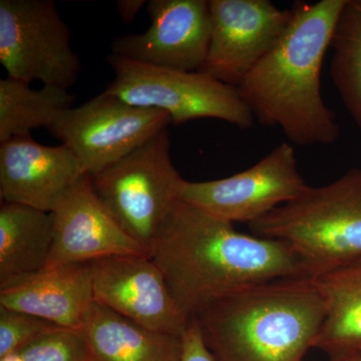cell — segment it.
I'll return each instance as SVG.
<instances>
[{
    "label": "cell",
    "mask_w": 361,
    "mask_h": 361,
    "mask_svg": "<svg viewBox=\"0 0 361 361\" xmlns=\"http://www.w3.org/2000/svg\"><path fill=\"white\" fill-rule=\"evenodd\" d=\"M151 258L190 318L213 301L247 287L308 277L288 244L240 233L233 223L182 200L159 228Z\"/></svg>",
    "instance_id": "1"
},
{
    "label": "cell",
    "mask_w": 361,
    "mask_h": 361,
    "mask_svg": "<svg viewBox=\"0 0 361 361\" xmlns=\"http://www.w3.org/2000/svg\"><path fill=\"white\" fill-rule=\"evenodd\" d=\"M345 0L295 1L281 39L238 90L254 118L279 128L289 142L330 146L341 128L322 94V70Z\"/></svg>",
    "instance_id": "2"
},
{
    "label": "cell",
    "mask_w": 361,
    "mask_h": 361,
    "mask_svg": "<svg viewBox=\"0 0 361 361\" xmlns=\"http://www.w3.org/2000/svg\"><path fill=\"white\" fill-rule=\"evenodd\" d=\"M325 313L313 280L294 277L241 289L191 318L216 361H304Z\"/></svg>",
    "instance_id": "3"
},
{
    "label": "cell",
    "mask_w": 361,
    "mask_h": 361,
    "mask_svg": "<svg viewBox=\"0 0 361 361\" xmlns=\"http://www.w3.org/2000/svg\"><path fill=\"white\" fill-rule=\"evenodd\" d=\"M255 236L280 240L302 261L308 277L361 258V171H348L322 187L249 224Z\"/></svg>",
    "instance_id": "4"
},
{
    "label": "cell",
    "mask_w": 361,
    "mask_h": 361,
    "mask_svg": "<svg viewBox=\"0 0 361 361\" xmlns=\"http://www.w3.org/2000/svg\"><path fill=\"white\" fill-rule=\"evenodd\" d=\"M184 180L171 159L168 129L90 176L97 197L149 254L161 223L180 200Z\"/></svg>",
    "instance_id": "5"
},
{
    "label": "cell",
    "mask_w": 361,
    "mask_h": 361,
    "mask_svg": "<svg viewBox=\"0 0 361 361\" xmlns=\"http://www.w3.org/2000/svg\"><path fill=\"white\" fill-rule=\"evenodd\" d=\"M115 78L104 92L134 106L166 111L172 125L198 118H218L242 130L254 118L238 87L200 71L169 70L111 54Z\"/></svg>",
    "instance_id": "6"
},
{
    "label": "cell",
    "mask_w": 361,
    "mask_h": 361,
    "mask_svg": "<svg viewBox=\"0 0 361 361\" xmlns=\"http://www.w3.org/2000/svg\"><path fill=\"white\" fill-rule=\"evenodd\" d=\"M54 0H0V63L7 77L68 90L80 59Z\"/></svg>",
    "instance_id": "7"
},
{
    "label": "cell",
    "mask_w": 361,
    "mask_h": 361,
    "mask_svg": "<svg viewBox=\"0 0 361 361\" xmlns=\"http://www.w3.org/2000/svg\"><path fill=\"white\" fill-rule=\"evenodd\" d=\"M170 125L166 111L134 106L104 92L68 109L49 130L94 176Z\"/></svg>",
    "instance_id": "8"
},
{
    "label": "cell",
    "mask_w": 361,
    "mask_h": 361,
    "mask_svg": "<svg viewBox=\"0 0 361 361\" xmlns=\"http://www.w3.org/2000/svg\"><path fill=\"white\" fill-rule=\"evenodd\" d=\"M293 145L284 142L243 172L224 179L185 180L180 200L228 222L251 223L296 199L307 188Z\"/></svg>",
    "instance_id": "9"
},
{
    "label": "cell",
    "mask_w": 361,
    "mask_h": 361,
    "mask_svg": "<svg viewBox=\"0 0 361 361\" xmlns=\"http://www.w3.org/2000/svg\"><path fill=\"white\" fill-rule=\"evenodd\" d=\"M208 56L200 73L238 87L290 23L291 9L269 0H210Z\"/></svg>",
    "instance_id": "10"
},
{
    "label": "cell",
    "mask_w": 361,
    "mask_h": 361,
    "mask_svg": "<svg viewBox=\"0 0 361 361\" xmlns=\"http://www.w3.org/2000/svg\"><path fill=\"white\" fill-rule=\"evenodd\" d=\"M147 13L148 30L116 37L111 54L169 70L200 71L210 44V0H149Z\"/></svg>",
    "instance_id": "11"
},
{
    "label": "cell",
    "mask_w": 361,
    "mask_h": 361,
    "mask_svg": "<svg viewBox=\"0 0 361 361\" xmlns=\"http://www.w3.org/2000/svg\"><path fill=\"white\" fill-rule=\"evenodd\" d=\"M90 265L94 302L153 331L183 336L191 318L180 310L151 256H114Z\"/></svg>",
    "instance_id": "12"
},
{
    "label": "cell",
    "mask_w": 361,
    "mask_h": 361,
    "mask_svg": "<svg viewBox=\"0 0 361 361\" xmlns=\"http://www.w3.org/2000/svg\"><path fill=\"white\" fill-rule=\"evenodd\" d=\"M54 245L47 266L90 263L114 256H151L123 229L85 175L51 212Z\"/></svg>",
    "instance_id": "13"
},
{
    "label": "cell",
    "mask_w": 361,
    "mask_h": 361,
    "mask_svg": "<svg viewBox=\"0 0 361 361\" xmlns=\"http://www.w3.org/2000/svg\"><path fill=\"white\" fill-rule=\"evenodd\" d=\"M65 145L39 144L32 135L0 144V197L51 213L61 199L87 175Z\"/></svg>",
    "instance_id": "14"
},
{
    "label": "cell",
    "mask_w": 361,
    "mask_h": 361,
    "mask_svg": "<svg viewBox=\"0 0 361 361\" xmlns=\"http://www.w3.org/2000/svg\"><path fill=\"white\" fill-rule=\"evenodd\" d=\"M94 302L90 263L47 266L0 281V306L82 329Z\"/></svg>",
    "instance_id": "15"
},
{
    "label": "cell",
    "mask_w": 361,
    "mask_h": 361,
    "mask_svg": "<svg viewBox=\"0 0 361 361\" xmlns=\"http://www.w3.org/2000/svg\"><path fill=\"white\" fill-rule=\"evenodd\" d=\"M82 332L94 361H179L182 336L161 334L92 302Z\"/></svg>",
    "instance_id": "16"
},
{
    "label": "cell",
    "mask_w": 361,
    "mask_h": 361,
    "mask_svg": "<svg viewBox=\"0 0 361 361\" xmlns=\"http://www.w3.org/2000/svg\"><path fill=\"white\" fill-rule=\"evenodd\" d=\"M312 280L326 310L313 348L329 356L361 351V258Z\"/></svg>",
    "instance_id": "17"
},
{
    "label": "cell",
    "mask_w": 361,
    "mask_h": 361,
    "mask_svg": "<svg viewBox=\"0 0 361 361\" xmlns=\"http://www.w3.org/2000/svg\"><path fill=\"white\" fill-rule=\"evenodd\" d=\"M54 245L51 213L23 204L0 206V281L44 269Z\"/></svg>",
    "instance_id": "18"
},
{
    "label": "cell",
    "mask_w": 361,
    "mask_h": 361,
    "mask_svg": "<svg viewBox=\"0 0 361 361\" xmlns=\"http://www.w3.org/2000/svg\"><path fill=\"white\" fill-rule=\"evenodd\" d=\"M75 97L54 85L32 89L28 82L6 77L0 80V144L14 137H30L39 128L51 129L73 108Z\"/></svg>",
    "instance_id": "19"
},
{
    "label": "cell",
    "mask_w": 361,
    "mask_h": 361,
    "mask_svg": "<svg viewBox=\"0 0 361 361\" xmlns=\"http://www.w3.org/2000/svg\"><path fill=\"white\" fill-rule=\"evenodd\" d=\"M330 49V77L356 126L361 130V0H345Z\"/></svg>",
    "instance_id": "20"
},
{
    "label": "cell",
    "mask_w": 361,
    "mask_h": 361,
    "mask_svg": "<svg viewBox=\"0 0 361 361\" xmlns=\"http://www.w3.org/2000/svg\"><path fill=\"white\" fill-rule=\"evenodd\" d=\"M0 361H92V355L82 330L61 327Z\"/></svg>",
    "instance_id": "21"
},
{
    "label": "cell",
    "mask_w": 361,
    "mask_h": 361,
    "mask_svg": "<svg viewBox=\"0 0 361 361\" xmlns=\"http://www.w3.org/2000/svg\"><path fill=\"white\" fill-rule=\"evenodd\" d=\"M59 329L42 318L0 306V358Z\"/></svg>",
    "instance_id": "22"
},
{
    "label": "cell",
    "mask_w": 361,
    "mask_h": 361,
    "mask_svg": "<svg viewBox=\"0 0 361 361\" xmlns=\"http://www.w3.org/2000/svg\"><path fill=\"white\" fill-rule=\"evenodd\" d=\"M179 361H216L204 341L202 330L194 318L190 319L182 336V353Z\"/></svg>",
    "instance_id": "23"
},
{
    "label": "cell",
    "mask_w": 361,
    "mask_h": 361,
    "mask_svg": "<svg viewBox=\"0 0 361 361\" xmlns=\"http://www.w3.org/2000/svg\"><path fill=\"white\" fill-rule=\"evenodd\" d=\"M148 1L145 0H118L116 1V8L121 18L125 23H130L135 20V16Z\"/></svg>",
    "instance_id": "24"
},
{
    "label": "cell",
    "mask_w": 361,
    "mask_h": 361,
    "mask_svg": "<svg viewBox=\"0 0 361 361\" xmlns=\"http://www.w3.org/2000/svg\"><path fill=\"white\" fill-rule=\"evenodd\" d=\"M327 361H361V351H349L329 355V360Z\"/></svg>",
    "instance_id": "25"
},
{
    "label": "cell",
    "mask_w": 361,
    "mask_h": 361,
    "mask_svg": "<svg viewBox=\"0 0 361 361\" xmlns=\"http://www.w3.org/2000/svg\"><path fill=\"white\" fill-rule=\"evenodd\" d=\"M92 361H94V360H92Z\"/></svg>",
    "instance_id": "26"
},
{
    "label": "cell",
    "mask_w": 361,
    "mask_h": 361,
    "mask_svg": "<svg viewBox=\"0 0 361 361\" xmlns=\"http://www.w3.org/2000/svg\"><path fill=\"white\" fill-rule=\"evenodd\" d=\"M360 171H361V168H360Z\"/></svg>",
    "instance_id": "27"
}]
</instances>
